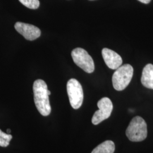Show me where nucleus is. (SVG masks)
<instances>
[{"label": "nucleus", "instance_id": "f257e3e1", "mask_svg": "<svg viewBox=\"0 0 153 153\" xmlns=\"http://www.w3.org/2000/svg\"><path fill=\"white\" fill-rule=\"evenodd\" d=\"M48 87L42 79L36 80L33 85L35 104L40 114L47 116L51 114V107L49 100Z\"/></svg>", "mask_w": 153, "mask_h": 153}, {"label": "nucleus", "instance_id": "f03ea898", "mask_svg": "<svg viewBox=\"0 0 153 153\" xmlns=\"http://www.w3.org/2000/svg\"><path fill=\"white\" fill-rule=\"evenodd\" d=\"M126 135L133 142H140L148 136L147 124L140 116L134 117L130 122L126 130Z\"/></svg>", "mask_w": 153, "mask_h": 153}, {"label": "nucleus", "instance_id": "7ed1b4c3", "mask_svg": "<svg viewBox=\"0 0 153 153\" xmlns=\"http://www.w3.org/2000/svg\"><path fill=\"white\" fill-rule=\"evenodd\" d=\"M133 75V68L129 64L121 65L112 76L113 86L117 91L124 90L129 84Z\"/></svg>", "mask_w": 153, "mask_h": 153}, {"label": "nucleus", "instance_id": "20e7f679", "mask_svg": "<svg viewBox=\"0 0 153 153\" xmlns=\"http://www.w3.org/2000/svg\"><path fill=\"white\" fill-rule=\"evenodd\" d=\"M67 93L71 107L74 109L79 108L83 100V91L81 83L74 78H71L67 83Z\"/></svg>", "mask_w": 153, "mask_h": 153}, {"label": "nucleus", "instance_id": "39448f33", "mask_svg": "<svg viewBox=\"0 0 153 153\" xmlns=\"http://www.w3.org/2000/svg\"><path fill=\"white\" fill-rule=\"evenodd\" d=\"M74 62L88 73H91L95 70V65L91 56L85 49L76 48L71 52Z\"/></svg>", "mask_w": 153, "mask_h": 153}, {"label": "nucleus", "instance_id": "423d86ee", "mask_svg": "<svg viewBox=\"0 0 153 153\" xmlns=\"http://www.w3.org/2000/svg\"><path fill=\"white\" fill-rule=\"evenodd\" d=\"M97 105L99 110L94 113L91 120L94 125H98L102 121L109 118L113 109V104L111 100L107 97L99 100Z\"/></svg>", "mask_w": 153, "mask_h": 153}, {"label": "nucleus", "instance_id": "0eeeda50", "mask_svg": "<svg viewBox=\"0 0 153 153\" xmlns=\"http://www.w3.org/2000/svg\"><path fill=\"white\" fill-rule=\"evenodd\" d=\"M17 32L28 40H34L40 37L41 31L38 27L30 24L18 22L14 25Z\"/></svg>", "mask_w": 153, "mask_h": 153}, {"label": "nucleus", "instance_id": "6e6552de", "mask_svg": "<svg viewBox=\"0 0 153 153\" xmlns=\"http://www.w3.org/2000/svg\"><path fill=\"white\" fill-rule=\"evenodd\" d=\"M102 54L105 64L111 69L116 70L123 64V60L120 56L111 49L103 48Z\"/></svg>", "mask_w": 153, "mask_h": 153}, {"label": "nucleus", "instance_id": "1a4fd4ad", "mask_svg": "<svg viewBox=\"0 0 153 153\" xmlns=\"http://www.w3.org/2000/svg\"><path fill=\"white\" fill-rule=\"evenodd\" d=\"M141 81L144 87L153 89V65L148 64L144 67Z\"/></svg>", "mask_w": 153, "mask_h": 153}, {"label": "nucleus", "instance_id": "9d476101", "mask_svg": "<svg viewBox=\"0 0 153 153\" xmlns=\"http://www.w3.org/2000/svg\"><path fill=\"white\" fill-rule=\"evenodd\" d=\"M115 150L114 142L108 140L99 145L93 150L91 153H114Z\"/></svg>", "mask_w": 153, "mask_h": 153}, {"label": "nucleus", "instance_id": "9b49d317", "mask_svg": "<svg viewBox=\"0 0 153 153\" xmlns=\"http://www.w3.org/2000/svg\"><path fill=\"white\" fill-rule=\"evenodd\" d=\"M12 138L10 134L5 133L0 129V146L4 148L8 146Z\"/></svg>", "mask_w": 153, "mask_h": 153}, {"label": "nucleus", "instance_id": "f8f14e48", "mask_svg": "<svg viewBox=\"0 0 153 153\" xmlns=\"http://www.w3.org/2000/svg\"><path fill=\"white\" fill-rule=\"evenodd\" d=\"M24 6L31 9H36L40 6L39 0H19Z\"/></svg>", "mask_w": 153, "mask_h": 153}, {"label": "nucleus", "instance_id": "ddd939ff", "mask_svg": "<svg viewBox=\"0 0 153 153\" xmlns=\"http://www.w3.org/2000/svg\"><path fill=\"white\" fill-rule=\"evenodd\" d=\"M138 1H139L140 2H141L142 3L145 4H148L151 1V0H138Z\"/></svg>", "mask_w": 153, "mask_h": 153}, {"label": "nucleus", "instance_id": "4468645a", "mask_svg": "<svg viewBox=\"0 0 153 153\" xmlns=\"http://www.w3.org/2000/svg\"><path fill=\"white\" fill-rule=\"evenodd\" d=\"M10 129H7V133H7V134H10Z\"/></svg>", "mask_w": 153, "mask_h": 153}, {"label": "nucleus", "instance_id": "2eb2a0df", "mask_svg": "<svg viewBox=\"0 0 153 153\" xmlns=\"http://www.w3.org/2000/svg\"><path fill=\"white\" fill-rule=\"evenodd\" d=\"M48 95H51V91H50L49 90H48Z\"/></svg>", "mask_w": 153, "mask_h": 153}]
</instances>
